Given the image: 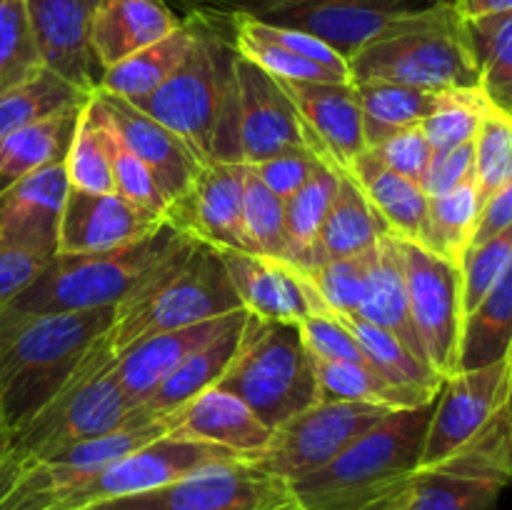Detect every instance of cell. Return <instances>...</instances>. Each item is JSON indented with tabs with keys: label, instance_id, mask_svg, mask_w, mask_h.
I'll use <instances>...</instances> for the list:
<instances>
[{
	"label": "cell",
	"instance_id": "60d3db41",
	"mask_svg": "<svg viewBox=\"0 0 512 510\" xmlns=\"http://www.w3.org/2000/svg\"><path fill=\"white\" fill-rule=\"evenodd\" d=\"M340 173L343 170L333 165H320L318 173L308 180L300 190H295L290 198H285V230H288V260L293 265L305 250L313 245L325 213H328L333 195L338 190Z\"/></svg>",
	"mask_w": 512,
	"mask_h": 510
},
{
	"label": "cell",
	"instance_id": "8fae6325",
	"mask_svg": "<svg viewBox=\"0 0 512 510\" xmlns=\"http://www.w3.org/2000/svg\"><path fill=\"white\" fill-rule=\"evenodd\" d=\"M390 410L353 400H315L273 430L268 445L248 463L295 483L333 463L350 443Z\"/></svg>",
	"mask_w": 512,
	"mask_h": 510
},
{
	"label": "cell",
	"instance_id": "d6986e66",
	"mask_svg": "<svg viewBox=\"0 0 512 510\" xmlns=\"http://www.w3.org/2000/svg\"><path fill=\"white\" fill-rule=\"evenodd\" d=\"M68 175L63 160L35 170L0 195V245L53 260L58 255Z\"/></svg>",
	"mask_w": 512,
	"mask_h": 510
},
{
	"label": "cell",
	"instance_id": "ac0fdd59",
	"mask_svg": "<svg viewBox=\"0 0 512 510\" xmlns=\"http://www.w3.org/2000/svg\"><path fill=\"white\" fill-rule=\"evenodd\" d=\"M278 83L283 85L305 128L313 135L320 160L348 173L355 158L368 150L355 83H335V80H278Z\"/></svg>",
	"mask_w": 512,
	"mask_h": 510
},
{
	"label": "cell",
	"instance_id": "f5cc1de1",
	"mask_svg": "<svg viewBox=\"0 0 512 510\" xmlns=\"http://www.w3.org/2000/svg\"><path fill=\"white\" fill-rule=\"evenodd\" d=\"M325 165L318 155L310 150H290V153L275 155V158L260 160V163L250 165L260 180L273 190L280 198H290L295 190L303 188L310 178Z\"/></svg>",
	"mask_w": 512,
	"mask_h": 510
},
{
	"label": "cell",
	"instance_id": "be15d7a7",
	"mask_svg": "<svg viewBox=\"0 0 512 510\" xmlns=\"http://www.w3.org/2000/svg\"><path fill=\"white\" fill-rule=\"evenodd\" d=\"M505 408H508V413L512 415V378H510V390H508V400H505Z\"/></svg>",
	"mask_w": 512,
	"mask_h": 510
},
{
	"label": "cell",
	"instance_id": "44dd1931",
	"mask_svg": "<svg viewBox=\"0 0 512 510\" xmlns=\"http://www.w3.org/2000/svg\"><path fill=\"white\" fill-rule=\"evenodd\" d=\"M93 98L98 100V105L108 115L110 125L118 130L120 138L125 140V145L148 165L155 183L160 185L170 205L183 198L193 185L195 175L203 168L188 150V145L178 135L170 133L165 125H160L158 120L135 108L130 100L103 93V90H95Z\"/></svg>",
	"mask_w": 512,
	"mask_h": 510
},
{
	"label": "cell",
	"instance_id": "d6a6232c",
	"mask_svg": "<svg viewBox=\"0 0 512 510\" xmlns=\"http://www.w3.org/2000/svg\"><path fill=\"white\" fill-rule=\"evenodd\" d=\"M512 348V263L485 298L465 315L458 370L483 368L510 358Z\"/></svg>",
	"mask_w": 512,
	"mask_h": 510
},
{
	"label": "cell",
	"instance_id": "91938a15",
	"mask_svg": "<svg viewBox=\"0 0 512 510\" xmlns=\"http://www.w3.org/2000/svg\"><path fill=\"white\" fill-rule=\"evenodd\" d=\"M165 3L178 5L185 13H193V10H230L243 0H165Z\"/></svg>",
	"mask_w": 512,
	"mask_h": 510
},
{
	"label": "cell",
	"instance_id": "f907efd6",
	"mask_svg": "<svg viewBox=\"0 0 512 510\" xmlns=\"http://www.w3.org/2000/svg\"><path fill=\"white\" fill-rule=\"evenodd\" d=\"M233 33L235 50H238L243 58H248L250 63L258 65L260 70H265L268 75L278 80H335V83H350V80L338 78L330 70L320 68L313 60H305L300 55L290 53V50L280 48V45L268 43V40H260L255 35L243 33V30L230 28Z\"/></svg>",
	"mask_w": 512,
	"mask_h": 510
},
{
	"label": "cell",
	"instance_id": "f6af8a7d",
	"mask_svg": "<svg viewBox=\"0 0 512 510\" xmlns=\"http://www.w3.org/2000/svg\"><path fill=\"white\" fill-rule=\"evenodd\" d=\"M473 180L480 205L512 180V113L493 103L475 135Z\"/></svg>",
	"mask_w": 512,
	"mask_h": 510
},
{
	"label": "cell",
	"instance_id": "681fc988",
	"mask_svg": "<svg viewBox=\"0 0 512 510\" xmlns=\"http://www.w3.org/2000/svg\"><path fill=\"white\" fill-rule=\"evenodd\" d=\"M512 263V225L495 233L493 238L478 245H470L460 260V280H463V313L468 315L490 288L498 283L500 275Z\"/></svg>",
	"mask_w": 512,
	"mask_h": 510
},
{
	"label": "cell",
	"instance_id": "d4e9b609",
	"mask_svg": "<svg viewBox=\"0 0 512 510\" xmlns=\"http://www.w3.org/2000/svg\"><path fill=\"white\" fill-rule=\"evenodd\" d=\"M180 20L165 0H98L88 30L93 58L105 73L173 33Z\"/></svg>",
	"mask_w": 512,
	"mask_h": 510
},
{
	"label": "cell",
	"instance_id": "30bf717a",
	"mask_svg": "<svg viewBox=\"0 0 512 510\" xmlns=\"http://www.w3.org/2000/svg\"><path fill=\"white\" fill-rule=\"evenodd\" d=\"M230 460L245 458L235 455L233 450L220 448V445L175 438V435L165 433L160 438L150 440V443L140 445L133 453L113 460L103 470H98L93 478L53 495L35 510H83L90 508V505L108 503V500L158 488V485L183 478V475L195 473L200 468L230 463Z\"/></svg>",
	"mask_w": 512,
	"mask_h": 510
},
{
	"label": "cell",
	"instance_id": "11a10c76",
	"mask_svg": "<svg viewBox=\"0 0 512 510\" xmlns=\"http://www.w3.org/2000/svg\"><path fill=\"white\" fill-rule=\"evenodd\" d=\"M48 263L50 260L38 255L0 245V310L8 308L15 295L23 293Z\"/></svg>",
	"mask_w": 512,
	"mask_h": 510
},
{
	"label": "cell",
	"instance_id": "484cf974",
	"mask_svg": "<svg viewBox=\"0 0 512 510\" xmlns=\"http://www.w3.org/2000/svg\"><path fill=\"white\" fill-rule=\"evenodd\" d=\"M388 233H393L390 225L375 210L363 188L355 183L353 175L340 173L338 190L325 213L323 225H320L313 245L295 260L293 268L310 270L315 265L330 263V260L350 258V255L373 248Z\"/></svg>",
	"mask_w": 512,
	"mask_h": 510
},
{
	"label": "cell",
	"instance_id": "836d02e7",
	"mask_svg": "<svg viewBox=\"0 0 512 510\" xmlns=\"http://www.w3.org/2000/svg\"><path fill=\"white\" fill-rule=\"evenodd\" d=\"M508 483L468 470L420 468L408 485L405 510H495Z\"/></svg>",
	"mask_w": 512,
	"mask_h": 510
},
{
	"label": "cell",
	"instance_id": "2e32d148",
	"mask_svg": "<svg viewBox=\"0 0 512 510\" xmlns=\"http://www.w3.org/2000/svg\"><path fill=\"white\" fill-rule=\"evenodd\" d=\"M243 178L245 163L203 165L188 193L170 205L165 220L215 250L255 253L243 218Z\"/></svg>",
	"mask_w": 512,
	"mask_h": 510
},
{
	"label": "cell",
	"instance_id": "f1b7e54d",
	"mask_svg": "<svg viewBox=\"0 0 512 510\" xmlns=\"http://www.w3.org/2000/svg\"><path fill=\"white\" fill-rule=\"evenodd\" d=\"M398 238L420 243L428 218V195L420 183L395 173L373 150H363L348 170Z\"/></svg>",
	"mask_w": 512,
	"mask_h": 510
},
{
	"label": "cell",
	"instance_id": "6f0895ef",
	"mask_svg": "<svg viewBox=\"0 0 512 510\" xmlns=\"http://www.w3.org/2000/svg\"><path fill=\"white\" fill-rule=\"evenodd\" d=\"M465 20L483 18V15L508 13L512 10V0H453Z\"/></svg>",
	"mask_w": 512,
	"mask_h": 510
},
{
	"label": "cell",
	"instance_id": "bcb514c9",
	"mask_svg": "<svg viewBox=\"0 0 512 510\" xmlns=\"http://www.w3.org/2000/svg\"><path fill=\"white\" fill-rule=\"evenodd\" d=\"M375 245L363 250V253L350 255V258H338L330 260V263L315 265L310 270H300L308 278L315 298L325 308L335 310V313H358L360 303L365 298V290H368Z\"/></svg>",
	"mask_w": 512,
	"mask_h": 510
},
{
	"label": "cell",
	"instance_id": "7402d4cb",
	"mask_svg": "<svg viewBox=\"0 0 512 510\" xmlns=\"http://www.w3.org/2000/svg\"><path fill=\"white\" fill-rule=\"evenodd\" d=\"M160 423L168 435L220 445L245 460L255 458L273 435V430L238 395L218 385L190 398L188 403L160 418Z\"/></svg>",
	"mask_w": 512,
	"mask_h": 510
},
{
	"label": "cell",
	"instance_id": "6da1fadb",
	"mask_svg": "<svg viewBox=\"0 0 512 510\" xmlns=\"http://www.w3.org/2000/svg\"><path fill=\"white\" fill-rule=\"evenodd\" d=\"M195 43L155 93L130 100L178 135L200 165L240 160V110L235 50L223 10H193Z\"/></svg>",
	"mask_w": 512,
	"mask_h": 510
},
{
	"label": "cell",
	"instance_id": "680465c9",
	"mask_svg": "<svg viewBox=\"0 0 512 510\" xmlns=\"http://www.w3.org/2000/svg\"><path fill=\"white\" fill-rule=\"evenodd\" d=\"M20 473H23V460L18 458V455H5V458H0V508H3L5 498L10 495V490L15 488V483H18Z\"/></svg>",
	"mask_w": 512,
	"mask_h": 510
},
{
	"label": "cell",
	"instance_id": "83f0119b",
	"mask_svg": "<svg viewBox=\"0 0 512 510\" xmlns=\"http://www.w3.org/2000/svg\"><path fill=\"white\" fill-rule=\"evenodd\" d=\"M355 315H360V318L368 320V323L383 328L385 333L398 338L410 353L418 355L420 360L428 363L423 343H420L418 333H415L413 318H410L403 255H400V243L395 233H388L385 238L378 240V245H375L368 290H365V298Z\"/></svg>",
	"mask_w": 512,
	"mask_h": 510
},
{
	"label": "cell",
	"instance_id": "5bb4252c",
	"mask_svg": "<svg viewBox=\"0 0 512 510\" xmlns=\"http://www.w3.org/2000/svg\"><path fill=\"white\" fill-rule=\"evenodd\" d=\"M510 378V358L445 378L435 398L420 468H433L465 448L505 405Z\"/></svg>",
	"mask_w": 512,
	"mask_h": 510
},
{
	"label": "cell",
	"instance_id": "816d5d0a",
	"mask_svg": "<svg viewBox=\"0 0 512 510\" xmlns=\"http://www.w3.org/2000/svg\"><path fill=\"white\" fill-rule=\"evenodd\" d=\"M373 150L380 160H383L388 168H393L395 173L405 175V178L420 183L428 170L430 160H433V145L425 138L423 128L420 125H410V128L395 130L393 135L378 143Z\"/></svg>",
	"mask_w": 512,
	"mask_h": 510
},
{
	"label": "cell",
	"instance_id": "4316f807",
	"mask_svg": "<svg viewBox=\"0 0 512 510\" xmlns=\"http://www.w3.org/2000/svg\"><path fill=\"white\" fill-rule=\"evenodd\" d=\"M248 320V313L230 325L225 333L210 340L200 350L183 360L178 368L170 375H165L158 385L148 393V398L140 400L135 408H130L128 423H150V420H160L190 398L200 395L203 390L218 385L223 373L228 370L230 360H233L235 350H238L240 335H243V325Z\"/></svg>",
	"mask_w": 512,
	"mask_h": 510
},
{
	"label": "cell",
	"instance_id": "7bdbcfd3",
	"mask_svg": "<svg viewBox=\"0 0 512 510\" xmlns=\"http://www.w3.org/2000/svg\"><path fill=\"white\" fill-rule=\"evenodd\" d=\"M243 218L255 253L285 263L288 260L285 203L255 175L248 163H245L243 178Z\"/></svg>",
	"mask_w": 512,
	"mask_h": 510
},
{
	"label": "cell",
	"instance_id": "3957f363",
	"mask_svg": "<svg viewBox=\"0 0 512 510\" xmlns=\"http://www.w3.org/2000/svg\"><path fill=\"white\" fill-rule=\"evenodd\" d=\"M435 400L390 410L333 463L290 483L300 510H375L403 493L420 470Z\"/></svg>",
	"mask_w": 512,
	"mask_h": 510
},
{
	"label": "cell",
	"instance_id": "e575fe53",
	"mask_svg": "<svg viewBox=\"0 0 512 510\" xmlns=\"http://www.w3.org/2000/svg\"><path fill=\"white\" fill-rule=\"evenodd\" d=\"M363 113L365 148H375L395 130L420 125L438 105L440 93L420 90L413 85L385 83V80H365L355 83Z\"/></svg>",
	"mask_w": 512,
	"mask_h": 510
},
{
	"label": "cell",
	"instance_id": "9a60e30c",
	"mask_svg": "<svg viewBox=\"0 0 512 510\" xmlns=\"http://www.w3.org/2000/svg\"><path fill=\"white\" fill-rule=\"evenodd\" d=\"M235 78H238L240 160L243 163L255 165L260 160L290 153V150H310L318 155L313 135L305 128L293 100L273 75L238 53Z\"/></svg>",
	"mask_w": 512,
	"mask_h": 510
},
{
	"label": "cell",
	"instance_id": "f35d334b",
	"mask_svg": "<svg viewBox=\"0 0 512 510\" xmlns=\"http://www.w3.org/2000/svg\"><path fill=\"white\" fill-rule=\"evenodd\" d=\"M330 313L348 328V333L358 340L363 353L368 355L370 365H373L378 373H383L385 378L403 385H415V388H443V378H440L425 360H420L418 355L410 353L398 338L385 333L383 328L368 323V320H363L355 313H335V310H330Z\"/></svg>",
	"mask_w": 512,
	"mask_h": 510
},
{
	"label": "cell",
	"instance_id": "ba28073f",
	"mask_svg": "<svg viewBox=\"0 0 512 510\" xmlns=\"http://www.w3.org/2000/svg\"><path fill=\"white\" fill-rule=\"evenodd\" d=\"M113 360L108 335H100L63 390L13 433V453L23 463L128 425L130 403L113 373Z\"/></svg>",
	"mask_w": 512,
	"mask_h": 510
},
{
	"label": "cell",
	"instance_id": "7dc6e473",
	"mask_svg": "<svg viewBox=\"0 0 512 510\" xmlns=\"http://www.w3.org/2000/svg\"><path fill=\"white\" fill-rule=\"evenodd\" d=\"M43 68L23 0H0V93Z\"/></svg>",
	"mask_w": 512,
	"mask_h": 510
},
{
	"label": "cell",
	"instance_id": "6125c7cd",
	"mask_svg": "<svg viewBox=\"0 0 512 510\" xmlns=\"http://www.w3.org/2000/svg\"><path fill=\"white\" fill-rule=\"evenodd\" d=\"M405 500H408V488H405L400 495H395L393 500H388L385 505H380L378 510H405Z\"/></svg>",
	"mask_w": 512,
	"mask_h": 510
},
{
	"label": "cell",
	"instance_id": "ffe728a7",
	"mask_svg": "<svg viewBox=\"0 0 512 510\" xmlns=\"http://www.w3.org/2000/svg\"><path fill=\"white\" fill-rule=\"evenodd\" d=\"M30 28L45 68L78 85L83 93L98 90L103 70L93 58L88 30L98 0H23Z\"/></svg>",
	"mask_w": 512,
	"mask_h": 510
},
{
	"label": "cell",
	"instance_id": "e7e4bbea",
	"mask_svg": "<svg viewBox=\"0 0 512 510\" xmlns=\"http://www.w3.org/2000/svg\"><path fill=\"white\" fill-rule=\"evenodd\" d=\"M510 363H512V348H510Z\"/></svg>",
	"mask_w": 512,
	"mask_h": 510
},
{
	"label": "cell",
	"instance_id": "277c9868",
	"mask_svg": "<svg viewBox=\"0 0 512 510\" xmlns=\"http://www.w3.org/2000/svg\"><path fill=\"white\" fill-rule=\"evenodd\" d=\"M245 310L228 278L223 258L210 245L185 238L160 258L115 305L108 343L115 355L130 345L220 315Z\"/></svg>",
	"mask_w": 512,
	"mask_h": 510
},
{
	"label": "cell",
	"instance_id": "603a6c76",
	"mask_svg": "<svg viewBox=\"0 0 512 510\" xmlns=\"http://www.w3.org/2000/svg\"><path fill=\"white\" fill-rule=\"evenodd\" d=\"M248 310H235V313L220 315V318L203 320V323L185 325V328L165 330V333L150 335L140 343L130 345L113 360V373L128 398L130 408L148 398L150 390L173 373L188 355L208 345L210 340L218 338L220 333L238 323Z\"/></svg>",
	"mask_w": 512,
	"mask_h": 510
},
{
	"label": "cell",
	"instance_id": "1f68e13d",
	"mask_svg": "<svg viewBox=\"0 0 512 510\" xmlns=\"http://www.w3.org/2000/svg\"><path fill=\"white\" fill-rule=\"evenodd\" d=\"M313 370L320 400H353V403L380 405L385 410H405L433 403L440 393V390L395 383L378 370L358 363L313 358Z\"/></svg>",
	"mask_w": 512,
	"mask_h": 510
},
{
	"label": "cell",
	"instance_id": "8992f818",
	"mask_svg": "<svg viewBox=\"0 0 512 510\" xmlns=\"http://www.w3.org/2000/svg\"><path fill=\"white\" fill-rule=\"evenodd\" d=\"M190 235L165 223L150 238L103 253L55 255L38 278L3 310L30 315L115 308L160 258Z\"/></svg>",
	"mask_w": 512,
	"mask_h": 510
},
{
	"label": "cell",
	"instance_id": "8d00e7d4",
	"mask_svg": "<svg viewBox=\"0 0 512 510\" xmlns=\"http://www.w3.org/2000/svg\"><path fill=\"white\" fill-rule=\"evenodd\" d=\"M480 208L483 205H480L475 180H468L443 195H433L428 198V218H425L423 240L418 245L460 265L473 240Z\"/></svg>",
	"mask_w": 512,
	"mask_h": 510
},
{
	"label": "cell",
	"instance_id": "7c38bea8",
	"mask_svg": "<svg viewBox=\"0 0 512 510\" xmlns=\"http://www.w3.org/2000/svg\"><path fill=\"white\" fill-rule=\"evenodd\" d=\"M403 255L410 318L425 358L440 378L458 373L463 340V280L460 265L430 253L413 240L398 238Z\"/></svg>",
	"mask_w": 512,
	"mask_h": 510
},
{
	"label": "cell",
	"instance_id": "db71d44e",
	"mask_svg": "<svg viewBox=\"0 0 512 510\" xmlns=\"http://www.w3.org/2000/svg\"><path fill=\"white\" fill-rule=\"evenodd\" d=\"M473 173H475V140H470V143L455 145V148L433 153V160H430L428 170H425L423 180H420V188L425 190L428 198H433V195H443L448 193V190L473 180Z\"/></svg>",
	"mask_w": 512,
	"mask_h": 510
},
{
	"label": "cell",
	"instance_id": "5b68a950",
	"mask_svg": "<svg viewBox=\"0 0 512 510\" xmlns=\"http://www.w3.org/2000/svg\"><path fill=\"white\" fill-rule=\"evenodd\" d=\"M350 80H385L420 90L478 88L480 70L468 25L453 0L405 15L348 58Z\"/></svg>",
	"mask_w": 512,
	"mask_h": 510
},
{
	"label": "cell",
	"instance_id": "9f6ffc18",
	"mask_svg": "<svg viewBox=\"0 0 512 510\" xmlns=\"http://www.w3.org/2000/svg\"><path fill=\"white\" fill-rule=\"evenodd\" d=\"M508 225H512V180L483 203L470 245H478L483 240L493 238L495 233L505 230Z\"/></svg>",
	"mask_w": 512,
	"mask_h": 510
},
{
	"label": "cell",
	"instance_id": "9c48e42d",
	"mask_svg": "<svg viewBox=\"0 0 512 510\" xmlns=\"http://www.w3.org/2000/svg\"><path fill=\"white\" fill-rule=\"evenodd\" d=\"M83 510H300V503L288 480L230 460Z\"/></svg>",
	"mask_w": 512,
	"mask_h": 510
},
{
	"label": "cell",
	"instance_id": "74e56055",
	"mask_svg": "<svg viewBox=\"0 0 512 510\" xmlns=\"http://www.w3.org/2000/svg\"><path fill=\"white\" fill-rule=\"evenodd\" d=\"M480 70V88L500 110L512 113V10L465 20Z\"/></svg>",
	"mask_w": 512,
	"mask_h": 510
},
{
	"label": "cell",
	"instance_id": "e0dca14e",
	"mask_svg": "<svg viewBox=\"0 0 512 510\" xmlns=\"http://www.w3.org/2000/svg\"><path fill=\"white\" fill-rule=\"evenodd\" d=\"M168 223L138 208L118 193H88L70 188L60 218L58 255L103 253L150 238Z\"/></svg>",
	"mask_w": 512,
	"mask_h": 510
},
{
	"label": "cell",
	"instance_id": "03108f58",
	"mask_svg": "<svg viewBox=\"0 0 512 510\" xmlns=\"http://www.w3.org/2000/svg\"><path fill=\"white\" fill-rule=\"evenodd\" d=\"M390 500H393V498H390ZM383 505H385V503H383ZM375 510H378V508H375Z\"/></svg>",
	"mask_w": 512,
	"mask_h": 510
},
{
	"label": "cell",
	"instance_id": "c3c4849f",
	"mask_svg": "<svg viewBox=\"0 0 512 510\" xmlns=\"http://www.w3.org/2000/svg\"><path fill=\"white\" fill-rule=\"evenodd\" d=\"M223 13H225V18H228L230 28L243 30V33L255 35V38L280 45V48L300 55V58L313 60V63H318L320 68L330 70V73H335L338 78L350 80L348 60H345L338 50L330 48L328 43H323L320 38H315V35L305 33V30H298V28H285V25L265 23V20L253 18V15L235 13V10H223ZM350 83H353V80H350Z\"/></svg>",
	"mask_w": 512,
	"mask_h": 510
},
{
	"label": "cell",
	"instance_id": "4fadbf2b",
	"mask_svg": "<svg viewBox=\"0 0 512 510\" xmlns=\"http://www.w3.org/2000/svg\"><path fill=\"white\" fill-rule=\"evenodd\" d=\"M440 0H243L235 13L315 35L345 60L388 25Z\"/></svg>",
	"mask_w": 512,
	"mask_h": 510
},
{
	"label": "cell",
	"instance_id": "ee69618b",
	"mask_svg": "<svg viewBox=\"0 0 512 510\" xmlns=\"http://www.w3.org/2000/svg\"><path fill=\"white\" fill-rule=\"evenodd\" d=\"M95 100V98H93ZM98 105V100H95ZM100 123H103V138H105V150H108L110 160V173H113L115 193L120 198H125L128 203L138 205V208L150 210V213L165 218L170 210V200L165 198L160 185L155 183L153 173L148 170V165L133 153V150L125 145V140L120 138L118 130L110 125L108 115L103 113V108L98 105Z\"/></svg>",
	"mask_w": 512,
	"mask_h": 510
},
{
	"label": "cell",
	"instance_id": "4dcf8cb0",
	"mask_svg": "<svg viewBox=\"0 0 512 510\" xmlns=\"http://www.w3.org/2000/svg\"><path fill=\"white\" fill-rule=\"evenodd\" d=\"M85 105V103H83ZM83 105L63 110L0 138V195L35 170L65 160Z\"/></svg>",
	"mask_w": 512,
	"mask_h": 510
},
{
	"label": "cell",
	"instance_id": "7a4b0ae2",
	"mask_svg": "<svg viewBox=\"0 0 512 510\" xmlns=\"http://www.w3.org/2000/svg\"><path fill=\"white\" fill-rule=\"evenodd\" d=\"M113 320L115 308L50 315L0 310V398L13 433L63 390Z\"/></svg>",
	"mask_w": 512,
	"mask_h": 510
},
{
	"label": "cell",
	"instance_id": "cb8c5ba5",
	"mask_svg": "<svg viewBox=\"0 0 512 510\" xmlns=\"http://www.w3.org/2000/svg\"><path fill=\"white\" fill-rule=\"evenodd\" d=\"M228 278L248 313L300 325L310 315L303 278L293 265L243 250H218Z\"/></svg>",
	"mask_w": 512,
	"mask_h": 510
},
{
	"label": "cell",
	"instance_id": "f546056e",
	"mask_svg": "<svg viewBox=\"0 0 512 510\" xmlns=\"http://www.w3.org/2000/svg\"><path fill=\"white\" fill-rule=\"evenodd\" d=\"M193 43L195 20L193 15L185 13V18L180 20L173 33L105 70L98 90L125 100L145 98V95L155 93L183 65Z\"/></svg>",
	"mask_w": 512,
	"mask_h": 510
},
{
	"label": "cell",
	"instance_id": "52a82bcc",
	"mask_svg": "<svg viewBox=\"0 0 512 510\" xmlns=\"http://www.w3.org/2000/svg\"><path fill=\"white\" fill-rule=\"evenodd\" d=\"M218 388L238 395L270 430L320 400L313 358L298 325L253 313Z\"/></svg>",
	"mask_w": 512,
	"mask_h": 510
},
{
	"label": "cell",
	"instance_id": "ab89813d",
	"mask_svg": "<svg viewBox=\"0 0 512 510\" xmlns=\"http://www.w3.org/2000/svg\"><path fill=\"white\" fill-rule=\"evenodd\" d=\"M63 165L70 188L88 190V193H115L108 150H105L103 123H100L93 95L80 110L78 125H75Z\"/></svg>",
	"mask_w": 512,
	"mask_h": 510
},
{
	"label": "cell",
	"instance_id": "d590c367",
	"mask_svg": "<svg viewBox=\"0 0 512 510\" xmlns=\"http://www.w3.org/2000/svg\"><path fill=\"white\" fill-rule=\"evenodd\" d=\"M88 100L90 95L83 93L78 85L43 65L33 78L0 93V138Z\"/></svg>",
	"mask_w": 512,
	"mask_h": 510
},
{
	"label": "cell",
	"instance_id": "94428289",
	"mask_svg": "<svg viewBox=\"0 0 512 510\" xmlns=\"http://www.w3.org/2000/svg\"><path fill=\"white\" fill-rule=\"evenodd\" d=\"M5 455H13V430L5 420L3 398H0V458H5Z\"/></svg>",
	"mask_w": 512,
	"mask_h": 510
},
{
	"label": "cell",
	"instance_id": "b9f144b4",
	"mask_svg": "<svg viewBox=\"0 0 512 510\" xmlns=\"http://www.w3.org/2000/svg\"><path fill=\"white\" fill-rule=\"evenodd\" d=\"M490 100L480 88H453L443 90L433 113L420 123L425 138L433 150H448L475 140L483 115L488 113Z\"/></svg>",
	"mask_w": 512,
	"mask_h": 510
}]
</instances>
